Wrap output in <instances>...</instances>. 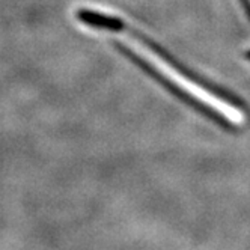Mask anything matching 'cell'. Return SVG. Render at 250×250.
Segmentation results:
<instances>
[{
	"mask_svg": "<svg viewBox=\"0 0 250 250\" xmlns=\"http://www.w3.org/2000/svg\"><path fill=\"white\" fill-rule=\"evenodd\" d=\"M77 19L83 24L121 33L124 38L121 41V45L125 50H128L134 58L140 59V62H144L146 66L152 68L157 76L162 77L181 97H184L194 105H198V109L205 115L222 122L223 125H228L230 128H243L247 125L249 113L246 112V109H243V105L183 73L180 68L170 63L166 58L158 55L145 41L118 27L113 23L112 17L89 9H80L77 12Z\"/></svg>",
	"mask_w": 250,
	"mask_h": 250,
	"instance_id": "1",
	"label": "cell"
}]
</instances>
